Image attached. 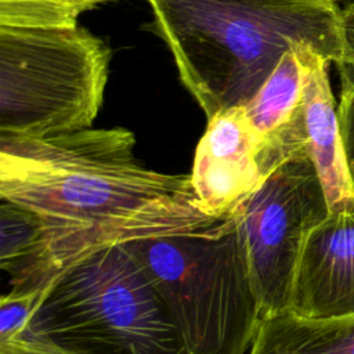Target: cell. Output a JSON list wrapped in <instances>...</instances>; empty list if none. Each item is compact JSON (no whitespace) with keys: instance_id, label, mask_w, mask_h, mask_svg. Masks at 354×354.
I'll list each match as a JSON object with an SVG mask.
<instances>
[{"instance_id":"obj_16","label":"cell","mask_w":354,"mask_h":354,"mask_svg":"<svg viewBox=\"0 0 354 354\" xmlns=\"http://www.w3.org/2000/svg\"><path fill=\"white\" fill-rule=\"evenodd\" d=\"M337 113L347 160L354 180V94H340Z\"/></svg>"},{"instance_id":"obj_1","label":"cell","mask_w":354,"mask_h":354,"mask_svg":"<svg viewBox=\"0 0 354 354\" xmlns=\"http://www.w3.org/2000/svg\"><path fill=\"white\" fill-rule=\"evenodd\" d=\"M126 129H83L46 138H0V199L39 216L40 256L12 288H37L108 246L192 234L207 216L189 174L142 166Z\"/></svg>"},{"instance_id":"obj_11","label":"cell","mask_w":354,"mask_h":354,"mask_svg":"<svg viewBox=\"0 0 354 354\" xmlns=\"http://www.w3.org/2000/svg\"><path fill=\"white\" fill-rule=\"evenodd\" d=\"M301 102L303 65L293 47L282 55L243 109L256 133L266 138L286 126Z\"/></svg>"},{"instance_id":"obj_3","label":"cell","mask_w":354,"mask_h":354,"mask_svg":"<svg viewBox=\"0 0 354 354\" xmlns=\"http://www.w3.org/2000/svg\"><path fill=\"white\" fill-rule=\"evenodd\" d=\"M189 354H246L263 321L231 217L207 230L126 243Z\"/></svg>"},{"instance_id":"obj_10","label":"cell","mask_w":354,"mask_h":354,"mask_svg":"<svg viewBox=\"0 0 354 354\" xmlns=\"http://www.w3.org/2000/svg\"><path fill=\"white\" fill-rule=\"evenodd\" d=\"M248 354H354V314L307 318L285 311L267 317Z\"/></svg>"},{"instance_id":"obj_12","label":"cell","mask_w":354,"mask_h":354,"mask_svg":"<svg viewBox=\"0 0 354 354\" xmlns=\"http://www.w3.org/2000/svg\"><path fill=\"white\" fill-rule=\"evenodd\" d=\"M46 285L11 288L0 300V354H65L43 332L37 311Z\"/></svg>"},{"instance_id":"obj_4","label":"cell","mask_w":354,"mask_h":354,"mask_svg":"<svg viewBox=\"0 0 354 354\" xmlns=\"http://www.w3.org/2000/svg\"><path fill=\"white\" fill-rule=\"evenodd\" d=\"M65 354H189L166 306L127 245L59 271L37 311Z\"/></svg>"},{"instance_id":"obj_5","label":"cell","mask_w":354,"mask_h":354,"mask_svg":"<svg viewBox=\"0 0 354 354\" xmlns=\"http://www.w3.org/2000/svg\"><path fill=\"white\" fill-rule=\"evenodd\" d=\"M111 51L83 28L0 26V138L88 129L104 98Z\"/></svg>"},{"instance_id":"obj_13","label":"cell","mask_w":354,"mask_h":354,"mask_svg":"<svg viewBox=\"0 0 354 354\" xmlns=\"http://www.w3.org/2000/svg\"><path fill=\"white\" fill-rule=\"evenodd\" d=\"M44 239L43 223L37 214L12 202L0 205V266L11 275V285L19 283L40 256Z\"/></svg>"},{"instance_id":"obj_14","label":"cell","mask_w":354,"mask_h":354,"mask_svg":"<svg viewBox=\"0 0 354 354\" xmlns=\"http://www.w3.org/2000/svg\"><path fill=\"white\" fill-rule=\"evenodd\" d=\"M108 0H0V26L71 28L83 11Z\"/></svg>"},{"instance_id":"obj_8","label":"cell","mask_w":354,"mask_h":354,"mask_svg":"<svg viewBox=\"0 0 354 354\" xmlns=\"http://www.w3.org/2000/svg\"><path fill=\"white\" fill-rule=\"evenodd\" d=\"M288 311L307 318L354 314V199L308 232Z\"/></svg>"},{"instance_id":"obj_17","label":"cell","mask_w":354,"mask_h":354,"mask_svg":"<svg viewBox=\"0 0 354 354\" xmlns=\"http://www.w3.org/2000/svg\"><path fill=\"white\" fill-rule=\"evenodd\" d=\"M330 1H335V3H337V1H339V0H330Z\"/></svg>"},{"instance_id":"obj_15","label":"cell","mask_w":354,"mask_h":354,"mask_svg":"<svg viewBox=\"0 0 354 354\" xmlns=\"http://www.w3.org/2000/svg\"><path fill=\"white\" fill-rule=\"evenodd\" d=\"M340 54L335 62L340 75L342 94H354V1L340 10Z\"/></svg>"},{"instance_id":"obj_6","label":"cell","mask_w":354,"mask_h":354,"mask_svg":"<svg viewBox=\"0 0 354 354\" xmlns=\"http://www.w3.org/2000/svg\"><path fill=\"white\" fill-rule=\"evenodd\" d=\"M328 213L315 167L300 153L278 163L228 216L243 246L263 319L289 310L304 241Z\"/></svg>"},{"instance_id":"obj_2","label":"cell","mask_w":354,"mask_h":354,"mask_svg":"<svg viewBox=\"0 0 354 354\" xmlns=\"http://www.w3.org/2000/svg\"><path fill=\"white\" fill-rule=\"evenodd\" d=\"M180 79L203 109L246 105L282 55L306 44L340 54V8L330 0H147Z\"/></svg>"},{"instance_id":"obj_9","label":"cell","mask_w":354,"mask_h":354,"mask_svg":"<svg viewBox=\"0 0 354 354\" xmlns=\"http://www.w3.org/2000/svg\"><path fill=\"white\" fill-rule=\"evenodd\" d=\"M295 48L303 65V120L307 152L324 188L329 212H336L354 199V180L330 90L329 61L310 46L299 44Z\"/></svg>"},{"instance_id":"obj_7","label":"cell","mask_w":354,"mask_h":354,"mask_svg":"<svg viewBox=\"0 0 354 354\" xmlns=\"http://www.w3.org/2000/svg\"><path fill=\"white\" fill-rule=\"evenodd\" d=\"M207 120L189 177L202 210L223 220L264 178L260 165L263 138L252 127L243 106L220 111Z\"/></svg>"}]
</instances>
